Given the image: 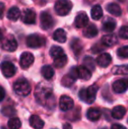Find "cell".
<instances>
[{
  "label": "cell",
  "instance_id": "3",
  "mask_svg": "<svg viewBox=\"0 0 128 129\" xmlns=\"http://www.w3.org/2000/svg\"><path fill=\"white\" fill-rule=\"evenodd\" d=\"M13 89L18 95L23 96V97L29 95V93L31 92V85L28 83L27 80L24 79V78L18 79L14 83Z\"/></svg>",
  "mask_w": 128,
  "mask_h": 129
},
{
  "label": "cell",
  "instance_id": "4",
  "mask_svg": "<svg viewBox=\"0 0 128 129\" xmlns=\"http://www.w3.org/2000/svg\"><path fill=\"white\" fill-rule=\"evenodd\" d=\"M72 3L69 0H58L55 5V10L60 16L68 15L72 9Z\"/></svg>",
  "mask_w": 128,
  "mask_h": 129
},
{
  "label": "cell",
  "instance_id": "17",
  "mask_svg": "<svg viewBox=\"0 0 128 129\" xmlns=\"http://www.w3.org/2000/svg\"><path fill=\"white\" fill-rule=\"evenodd\" d=\"M102 43L105 47H112L118 43V38L114 34H107L102 37Z\"/></svg>",
  "mask_w": 128,
  "mask_h": 129
},
{
  "label": "cell",
  "instance_id": "42",
  "mask_svg": "<svg viewBox=\"0 0 128 129\" xmlns=\"http://www.w3.org/2000/svg\"><path fill=\"white\" fill-rule=\"evenodd\" d=\"M1 129H6V128H5V127H2Z\"/></svg>",
  "mask_w": 128,
  "mask_h": 129
},
{
  "label": "cell",
  "instance_id": "35",
  "mask_svg": "<svg viewBox=\"0 0 128 129\" xmlns=\"http://www.w3.org/2000/svg\"><path fill=\"white\" fill-rule=\"evenodd\" d=\"M117 54L121 58H128V46H124L118 48Z\"/></svg>",
  "mask_w": 128,
  "mask_h": 129
},
{
  "label": "cell",
  "instance_id": "8",
  "mask_svg": "<svg viewBox=\"0 0 128 129\" xmlns=\"http://www.w3.org/2000/svg\"><path fill=\"white\" fill-rule=\"evenodd\" d=\"M40 26L44 30H48L52 28L55 25V20L53 17L48 12H42L40 13Z\"/></svg>",
  "mask_w": 128,
  "mask_h": 129
},
{
  "label": "cell",
  "instance_id": "32",
  "mask_svg": "<svg viewBox=\"0 0 128 129\" xmlns=\"http://www.w3.org/2000/svg\"><path fill=\"white\" fill-rule=\"evenodd\" d=\"M83 64H84V67H86L88 70H95V61L93 60V58L90 57V56H87V57L84 58Z\"/></svg>",
  "mask_w": 128,
  "mask_h": 129
},
{
  "label": "cell",
  "instance_id": "22",
  "mask_svg": "<svg viewBox=\"0 0 128 129\" xmlns=\"http://www.w3.org/2000/svg\"><path fill=\"white\" fill-rule=\"evenodd\" d=\"M53 38L55 41H58L60 43H64L67 41V34L63 29H57L55 31L53 34Z\"/></svg>",
  "mask_w": 128,
  "mask_h": 129
},
{
  "label": "cell",
  "instance_id": "27",
  "mask_svg": "<svg viewBox=\"0 0 128 129\" xmlns=\"http://www.w3.org/2000/svg\"><path fill=\"white\" fill-rule=\"evenodd\" d=\"M41 74L46 79H51L55 75V70L51 66L46 65V66H43L41 69Z\"/></svg>",
  "mask_w": 128,
  "mask_h": 129
},
{
  "label": "cell",
  "instance_id": "41",
  "mask_svg": "<svg viewBox=\"0 0 128 129\" xmlns=\"http://www.w3.org/2000/svg\"><path fill=\"white\" fill-rule=\"evenodd\" d=\"M3 32H2V30L0 29V41H3Z\"/></svg>",
  "mask_w": 128,
  "mask_h": 129
},
{
  "label": "cell",
  "instance_id": "28",
  "mask_svg": "<svg viewBox=\"0 0 128 129\" xmlns=\"http://www.w3.org/2000/svg\"><path fill=\"white\" fill-rule=\"evenodd\" d=\"M91 17L95 20H98L103 17V10L100 5H97L91 9Z\"/></svg>",
  "mask_w": 128,
  "mask_h": 129
},
{
  "label": "cell",
  "instance_id": "31",
  "mask_svg": "<svg viewBox=\"0 0 128 129\" xmlns=\"http://www.w3.org/2000/svg\"><path fill=\"white\" fill-rule=\"evenodd\" d=\"M8 126L11 129H19L21 126V121L19 118H12L8 121Z\"/></svg>",
  "mask_w": 128,
  "mask_h": 129
},
{
  "label": "cell",
  "instance_id": "21",
  "mask_svg": "<svg viewBox=\"0 0 128 129\" xmlns=\"http://www.w3.org/2000/svg\"><path fill=\"white\" fill-rule=\"evenodd\" d=\"M116 28V22L112 19L107 18L103 23V31L106 33H111Z\"/></svg>",
  "mask_w": 128,
  "mask_h": 129
},
{
  "label": "cell",
  "instance_id": "1",
  "mask_svg": "<svg viewBox=\"0 0 128 129\" xmlns=\"http://www.w3.org/2000/svg\"><path fill=\"white\" fill-rule=\"evenodd\" d=\"M35 98L38 103L48 108H53L55 105V99L54 96L53 88L49 83L41 82L38 84L35 90Z\"/></svg>",
  "mask_w": 128,
  "mask_h": 129
},
{
  "label": "cell",
  "instance_id": "39",
  "mask_svg": "<svg viewBox=\"0 0 128 129\" xmlns=\"http://www.w3.org/2000/svg\"><path fill=\"white\" fill-rule=\"evenodd\" d=\"M111 129H126L125 126H122V125H119V124H114L111 126Z\"/></svg>",
  "mask_w": 128,
  "mask_h": 129
},
{
  "label": "cell",
  "instance_id": "12",
  "mask_svg": "<svg viewBox=\"0 0 128 129\" xmlns=\"http://www.w3.org/2000/svg\"><path fill=\"white\" fill-rule=\"evenodd\" d=\"M113 91L116 93H123L128 89V79L117 80L112 84Z\"/></svg>",
  "mask_w": 128,
  "mask_h": 129
},
{
  "label": "cell",
  "instance_id": "9",
  "mask_svg": "<svg viewBox=\"0 0 128 129\" xmlns=\"http://www.w3.org/2000/svg\"><path fill=\"white\" fill-rule=\"evenodd\" d=\"M0 69L5 77H12L16 73V67L11 61H3L0 65Z\"/></svg>",
  "mask_w": 128,
  "mask_h": 129
},
{
  "label": "cell",
  "instance_id": "10",
  "mask_svg": "<svg viewBox=\"0 0 128 129\" xmlns=\"http://www.w3.org/2000/svg\"><path fill=\"white\" fill-rule=\"evenodd\" d=\"M34 56L33 54L29 52H24L20 55V60H19V64L22 69H28L33 63Z\"/></svg>",
  "mask_w": 128,
  "mask_h": 129
},
{
  "label": "cell",
  "instance_id": "5",
  "mask_svg": "<svg viewBox=\"0 0 128 129\" xmlns=\"http://www.w3.org/2000/svg\"><path fill=\"white\" fill-rule=\"evenodd\" d=\"M46 40L39 34H31L26 38V45L32 48H38L44 46Z\"/></svg>",
  "mask_w": 128,
  "mask_h": 129
},
{
  "label": "cell",
  "instance_id": "33",
  "mask_svg": "<svg viewBox=\"0 0 128 129\" xmlns=\"http://www.w3.org/2000/svg\"><path fill=\"white\" fill-rule=\"evenodd\" d=\"M112 72L115 75L128 74V66H116L112 69Z\"/></svg>",
  "mask_w": 128,
  "mask_h": 129
},
{
  "label": "cell",
  "instance_id": "6",
  "mask_svg": "<svg viewBox=\"0 0 128 129\" xmlns=\"http://www.w3.org/2000/svg\"><path fill=\"white\" fill-rule=\"evenodd\" d=\"M17 47H18L17 41L14 38V36L12 35V34L6 36L2 41V48L4 50H5V51L13 52L17 49Z\"/></svg>",
  "mask_w": 128,
  "mask_h": 129
},
{
  "label": "cell",
  "instance_id": "25",
  "mask_svg": "<svg viewBox=\"0 0 128 129\" xmlns=\"http://www.w3.org/2000/svg\"><path fill=\"white\" fill-rule=\"evenodd\" d=\"M70 46H71L72 50H73L74 54H75V55H76V56L80 55V54L82 53V48H83V46H82V43L81 42L80 40H79V39H74L73 41H72Z\"/></svg>",
  "mask_w": 128,
  "mask_h": 129
},
{
  "label": "cell",
  "instance_id": "20",
  "mask_svg": "<svg viewBox=\"0 0 128 129\" xmlns=\"http://www.w3.org/2000/svg\"><path fill=\"white\" fill-rule=\"evenodd\" d=\"M20 14H21L20 10L18 7L13 6L9 9L8 12H7V18H8V19H10L12 21H16L19 19Z\"/></svg>",
  "mask_w": 128,
  "mask_h": 129
},
{
  "label": "cell",
  "instance_id": "18",
  "mask_svg": "<svg viewBox=\"0 0 128 129\" xmlns=\"http://www.w3.org/2000/svg\"><path fill=\"white\" fill-rule=\"evenodd\" d=\"M77 75L80 79L82 80H89L91 77V72L84 66L77 67Z\"/></svg>",
  "mask_w": 128,
  "mask_h": 129
},
{
  "label": "cell",
  "instance_id": "38",
  "mask_svg": "<svg viewBox=\"0 0 128 129\" xmlns=\"http://www.w3.org/2000/svg\"><path fill=\"white\" fill-rule=\"evenodd\" d=\"M5 89H4L3 87L0 86V101H2L4 99H5Z\"/></svg>",
  "mask_w": 128,
  "mask_h": 129
},
{
  "label": "cell",
  "instance_id": "13",
  "mask_svg": "<svg viewBox=\"0 0 128 129\" xmlns=\"http://www.w3.org/2000/svg\"><path fill=\"white\" fill-rule=\"evenodd\" d=\"M22 21L25 24H34L36 21V13L31 9H26L22 13Z\"/></svg>",
  "mask_w": 128,
  "mask_h": 129
},
{
  "label": "cell",
  "instance_id": "30",
  "mask_svg": "<svg viewBox=\"0 0 128 129\" xmlns=\"http://www.w3.org/2000/svg\"><path fill=\"white\" fill-rule=\"evenodd\" d=\"M64 54V51L61 47H58V46H53L50 49V55L55 59V58L59 57V56H62Z\"/></svg>",
  "mask_w": 128,
  "mask_h": 129
},
{
  "label": "cell",
  "instance_id": "36",
  "mask_svg": "<svg viewBox=\"0 0 128 129\" xmlns=\"http://www.w3.org/2000/svg\"><path fill=\"white\" fill-rule=\"evenodd\" d=\"M118 35L120 36V38L125 40H128V26H124L118 31Z\"/></svg>",
  "mask_w": 128,
  "mask_h": 129
},
{
  "label": "cell",
  "instance_id": "11",
  "mask_svg": "<svg viewBox=\"0 0 128 129\" xmlns=\"http://www.w3.org/2000/svg\"><path fill=\"white\" fill-rule=\"evenodd\" d=\"M59 106H60L61 110L63 111V112L69 111L74 107V100L68 96L63 95L60 98Z\"/></svg>",
  "mask_w": 128,
  "mask_h": 129
},
{
  "label": "cell",
  "instance_id": "2",
  "mask_svg": "<svg viewBox=\"0 0 128 129\" xmlns=\"http://www.w3.org/2000/svg\"><path fill=\"white\" fill-rule=\"evenodd\" d=\"M97 90L98 88L96 84L91 85L86 89H82L79 91V98L86 104H92L96 99Z\"/></svg>",
  "mask_w": 128,
  "mask_h": 129
},
{
  "label": "cell",
  "instance_id": "40",
  "mask_svg": "<svg viewBox=\"0 0 128 129\" xmlns=\"http://www.w3.org/2000/svg\"><path fill=\"white\" fill-rule=\"evenodd\" d=\"M63 129H72V126L69 123H65L63 125Z\"/></svg>",
  "mask_w": 128,
  "mask_h": 129
},
{
  "label": "cell",
  "instance_id": "15",
  "mask_svg": "<svg viewBox=\"0 0 128 129\" xmlns=\"http://www.w3.org/2000/svg\"><path fill=\"white\" fill-rule=\"evenodd\" d=\"M111 62V56L108 53H104V54H100L98 57L97 58V63L102 68H105L110 65Z\"/></svg>",
  "mask_w": 128,
  "mask_h": 129
},
{
  "label": "cell",
  "instance_id": "16",
  "mask_svg": "<svg viewBox=\"0 0 128 129\" xmlns=\"http://www.w3.org/2000/svg\"><path fill=\"white\" fill-rule=\"evenodd\" d=\"M29 123L30 126L34 129H41L45 125L44 121L38 115H32L29 119Z\"/></svg>",
  "mask_w": 128,
  "mask_h": 129
},
{
  "label": "cell",
  "instance_id": "37",
  "mask_svg": "<svg viewBox=\"0 0 128 129\" xmlns=\"http://www.w3.org/2000/svg\"><path fill=\"white\" fill-rule=\"evenodd\" d=\"M4 12H5V5H4L3 3H1V2H0V19L3 18Z\"/></svg>",
  "mask_w": 128,
  "mask_h": 129
},
{
  "label": "cell",
  "instance_id": "26",
  "mask_svg": "<svg viewBox=\"0 0 128 129\" xmlns=\"http://www.w3.org/2000/svg\"><path fill=\"white\" fill-rule=\"evenodd\" d=\"M101 112L97 108H90L87 112V118L88 119L91 121H97L100 119Z\"/></svg>",
  "mask_w": 128,
  "mask_h": 129
},
{
  "label": "cell",
  "instance_id": "14",
  "mask_svg": "<svg viewBox=\"0 0 128 129\" xmlns=\"http://www.w3.org/2000/svg\"><path fill=\"white\" fill-rule=\"evenodd\" d=\"M88 23H89V18H88L87 14L83 12H79L75 19V26L78 28H82L84 26L86 27Z\"/></svg>",
  "mask_w": 128,
  "mask_h": 129
},
{
  "label": "cell",
  "instance_id": "23",
  "mask_svg": "<svg viewBox=\"0 0 128 129\" xmlns=\"http://www.w3.org/2000/svg\"><path fill=\"white\" fill-rule=\"evenodd\" d=\"M106 10H107L108 12H110L111 14H112L113 16H116V17L120 16L122 13V11H121L120 6L115 3L109 4V5L106 6Z\"/></svg>",
  "mask_w": 128,
  "mask_h": 129
},
{
  "label": "cell",
  "instance_id": "19",
  "mask_svg": "<svg viewBox=\"0 0 128 129\" xmlns=\"http://www.w3.org/2000/svg\"><path fill=\"white\" fill-rule=\"evenodd\" d=\"M125 112H126V110L125 107L122 105H117L113 108L111 112V116L116 119H121L125 116Z\"/></svg>",
  "mask_w": 128,
  "mask_h": 129
},
{
  "label": "cell",
  "instance_id": "7",
  "mask_svg": "<svg viewBox=\"0 0 128 129\" xmlns=\"http://www.w3.org/2000/svg\"><path fill=\"white\" fill-rule=\"evenodd\" d=\"M78 78V75H77V67H74L70 70L69 73L68 75L64 76L62 79V84L65 87H70L75 80Z\"/></svg>",
  "mask_w": 128,
  "mask_h": 129
},
{
  "label": "cell",
  "instance_id": "34",
  "mask_svg": "<svg viewBox=\"0 0 128 129\" xmlns=\"http://www.w3.org/2000/svg\"><path fill=\"white\" fill-rule=\"evenodd\" d=\"M16 111L13 107L12 106H5L2 109V113L5 116H8V117H12L15 114Z\"/></svg>",
  "mask_w": 128,
  "mask_h": 129
},
{
  "label": "cell",
  "instance_id": "24",
  "mask_svg": "<svg viewBox=\"0 0 128 129\" xmlns=\"http://www.w3.org/2000/svg\"><path fill=\"white\" fill-rule=\"evenodd\" d=\"M97 34H98V30H97V26L93 24H91L88 26H86L83 31V35L86 38H93L97 36Z\"/></svg>",
  "mask_w": 128,
  "mask_h": 129
},
{
  "label": "cell",
  "instance_id": "29",
  "mask_svg": "<svg viewBox=\"0 0 128 129\" xmlns=\"http://www.w3.org/2000/svg\"><path fill=\"white\" fill-rule=\"evenodd\" d=\"M67 61H68V57H67L66 54H63V55L59 56V57L54 59V65L56 68L61 69L66 65Z\"/></svg>",
  "mask_w": 128,
  "mask_h": 129
}]
</instances>
